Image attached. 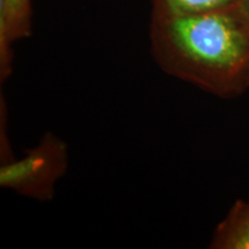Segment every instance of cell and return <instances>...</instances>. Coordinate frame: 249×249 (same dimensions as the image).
<instances>
[{
    "label": "cell",
    "instance_id": "3957f363",
    "mask_svg": "<svg viewBox=\"0 0 249 249\" xmlns=\"http://www.w3.org/2000/svg\"><path fill=\"white\" fill-rule=\"evenodd\" d=\"M33 30L31 0H0V76L7 79L12 71V45L27 38Z\"/></svg>",
    "mask_w": 249,
    "mask_h": 249
},
{
    "label": "cell",
    "instance_id": "277c9868",
    "mask_svg": "<svg viewBox=\"0 0 249 249\" xmlns=\"http://www.w3.org/2000/svg\"><path fill=\"white\" fill-rule=\"evenodd\" d=\"M211 247L218 249H249V201H238L219 224Z\"/></svg>",
    "mask_w": 249,
    "mask_h": 249
},
{
    "label": "cell",
    "instance_id": "6da1fadb",
    "mask_svg": "<svg viewBox=\"0 0 249 249\" xmlns=\"http://www.w3.org/2000/svg\"><path fill=\"white\" fill-rule=\"evenodd\" d=\"M150 43L156 62L170 75L222 96L249 86V27L236 6L151 15Z\"/></svg>",
    "mask_w": 249,
    "mask_h": 249
},
{
    "label": "cell",
    "instance_id": "7a4b0ae2",
    "mask_svg": "<svg viewBox=\"0 0 249 249\" xmlns=\"http://www.w3.org/2000/svg\"><path fill=\"white\" fill-rule=\"evenodd\" d=\"M67 165L66 144L48 134L22 158L2 161L0 186L36 200H51L55 182L65 173Z\"/></svg>",
    "mask_w": 249,
    "mask_h": 249
},
{
    "label": "cell",
    "instance_id": "5b68a950",
    "mask_svg": "<svg viewBox=\"0 0 249 249\" xmlns=\"http://www.w3.org/2000/svg\"><path fill=\"white\" fill-rule=\"evenodd\" d=\"M239 0H151V15L173 17L235 7Z\"/></svg>",
    "mask_w": 249,
    "mask_h": 249
},
{
    "label": "cell",
    "instance_id": "8992f818",
    "mask_svg": "<svg viewBox=\"0 0 249 249\" xmlns=\"http://www.w3.org/2000/svg\"><path fill=\"white\" fill-rule=\"evenodd\" d=\"M236 8L249 27V0H239Z\"/></svg>",
    "mask_w": 249,
    "mask_h": 249
}]
</instances>
